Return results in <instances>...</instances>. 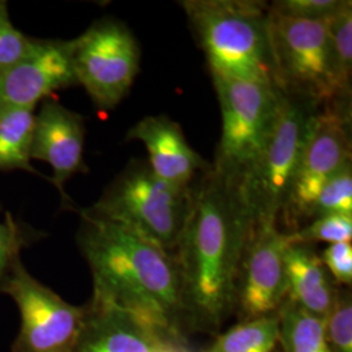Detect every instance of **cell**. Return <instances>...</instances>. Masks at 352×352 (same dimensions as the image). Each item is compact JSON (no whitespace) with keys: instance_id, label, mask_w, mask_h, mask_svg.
Instances as JSON below:
<instances>
[{"instance_id":"cell-1","label":"cell","mask_w":352,"mask_h":352,"mask_svg":"<svg viewBox=\"0 0 352 352\" xmlns=\"http://www.w3.org/2000/svg\"><path fill=\"white\" fill-rule=\"evenodd\" d=\"M254 225L238 189L212 167L192 187V204L174 253L186 314L217 327L235 305L240 265Z\"/></svg>"},{"instance_id":"cell-15","label":"cell","mask_w":352,"mask_h":352,"mask_svg":"<svg viewBox=\"0 0 352 352\" xmlns=\"http://www.w3.org/2000/svg\"><path fill=\"white\" fill-rule=\"evenodd\" d=\"M126 140L141 142L148 151L151 171L180 188H190L212 167L189 145L182 126L164 113L142 118L128 129Z\"/></svg>"},{"instance_id":"cell-6","label":"cell","mask_w":352,"mask_h":352,"mask_svg":"<svg viewBox=\"0 0 352 352\" xmlns=\"http://www.w3.org/2000/svg\"><path fill=\"white\" fill-rule=\"evenodd\" d=\"M317 109L279 93L276 118L264 146L235 186L254 226L278 223Z\"/></svg>"},{"instance_id":"cell-22","label":"cell","mask_w":352,"mask_h":352,"mask_svg":"<svg viewBox=\"0 0 352 352\" xmlns=\"http://www.w3.org/2000/svg\"><path fill=\"white\" fill-rule=\"evenodd\" d=\"M327 214L352 215V164L344 166L321 188L316 199L311 219Z\"/></svg>"},{"instance_id":"cell-23","label":"cell","mask_w":352,"mask_h":352,"mask_svg":"<svg viewBox=\"0 0 352 352\" xmlns=\"http://www.w3.org/2000/svg\"><path fill=\"white\" fill-rule=\"evenodd\" d=\"M324 331L331 352H352V302L347 291H337L324 317Z\"/></svg>"},{"instance_id":"cell-18","label":"cell","mask_w":352,"mask_h":352,"mask_svg":"<svg viewBox=\"0 0 352 352\" xmlns=\"http://www.w3.org/2000/svg\"><path fill=\"white\" fill-rule=\"evenodd\" d=\"M279 343L285 352H331L324 331V318L286 300L278 312Z\"/></svg>"},{"instance_id":"cell-20","label":"cell","mask_w":352,"mask_h":352,"mask_svg":"<svg viewBox=\"0 0 352 352\" xmlns=\"http://www.w3.org/2000/svg\"><path fill=\"white\" fill-rule=\"evenodd\" d=\"M327 26L342 85L351 94L352 1L342 0L340 8L327 17Z\"/></svg>"},{"instance_id":"cell-13","label":"cell","mask_w":352,"mask_h":352,"mask_svg":"<svg viewBox=\"0 0 352 352\" xmlns=\"http://www.w3.org/2000/svg\"><path fill=\"white\" fill-rule=\"evenodd\" d=\"M85 133V122L80 113L51 98L42 102L36 113L30 158L50 166L51 182L59 190L64 205L71 208L72 202L64 187L72 176L88 173L84 161Z\"/></svg>"},{"instance_id":"cell-9","label":"cell","mask_w":352,"mask_h":352,"mask_svg":"<svg viewBox=\"0 0 352 352\" xmlns=\"http://www.w3.org/2000/svg\"><path fill=\"white\" fill-rule=\"evenodd\" d=\"M72 41L77 85L101 111L113 110L139 75L141 50L135 34L124 23L104 17Z\"/></svg>"},{"instance_id":"cell-4","label":"cell","mask_w":352,"mask_h":352,"mask_svg":"<svg viewBox=\"0 0 352 352\" xmlns=\"http://www.w3.org/2000/svg\"><path fill=\"white\" fill-rule=\"evenodd\" d=\"M272 82L283 96L316 107L350 101L334 62L327 20H302L269 7Z\"/></svg>"},{"instance_id":"cell-16","label":"cell","mask_w":352,"mask_h":352,"mask_svg":"<svg viewBox=\"0 0 352 352\" xmlns=\"http://www.w3.org/2000/svg\"><path fill=\"white\" fill-rule=\"evenodd\" d=\"M287 300L324 318L337 291L321 257L311 245L289 244L285 254Z\"/></svg>"},{"instance_id":"cell-8","label":"cell","mask_w":352,"mask_h":352,"mask_svg":"<svg viewBox=\"0 0 352 352\" xmlns=\"http://www.w3.org/2000/svg\"><path fill=\"white\" fill-rule=\"evenodd\" d=\"M349 164H351L350 101L318 107L311 119L289 196L278 218V222L289 228L286 232L309 222L321 188Z\"/></svg>"},{"instance_id":"cell-2","label":"cell","mask_w":352,"mask_h":352,"mask_svg":"<svg viewBox=\"0 0 352 352\" xmlns=\"http://www.w3.org/2000/svg\"><path fill=\"white\" fill-rule=\"evenodd\" d=\"M78 214L77 244L91 272V300L182 337L186 309L174 256L89 208Z\"/></svg>"},{"instance_id":"cell-26","label":"cell","mask_w":352,"mask_h":352,"mask_svg":"<svg viewBox=\"0 0 352 352\" xmlns=\"http://www.w3.org/2000/svg\"><path fill=\"white\" fill-rule=\"evenodd\" d=\"M342 0H278L269 7L274 12L302 20H327L336 12Z\"/></svg>"},{"instance_id":"cell-10","label":"cell","mask_w":352,"mask_h":352,"mask_svg":"<svg viewBox=\"0 0 352 352\" xmlns=\"http://www.w3.org/2000/svg\"><path fill=\"white\" fill-rule=\"evenodd\" d=\"M1 292L12 299L20 315L12 352H75L87 307L65 302L33 277L21 260L13 265Z\"/></svg>"},{"instance_id":"cell-3","label":"cell","mask_w":352,"mask_h":352,"mask_svg":"<svg viewBox=\"0 0 352 352\" xmlns=\"http://www.w3.org/2000/svg\"><path fill=\"white\" fill-rule=\"evenodd\" d=\"M179 4L206 56L210 75L272 82L265 1L182 0Z\"/></svg>"},{"instance_id":"cell-17","label":"cell","mask_w":352,"mask_h":352,"mask_svg":"<svg viewBox=\"0 0 352 352\" xmlns=\"http://www.w3.org/2000/svg\"><path fill=\"white\" fill-rule=\"evenodd\" d=\"M34 120V109L0 110V173L23 170L37 174L30 158Z\"/></svg>"},{"instance_id":"cell-5","label":"cell","mask_w":352,"mask_h":352,"mask_svg":"<svg viewBox=\"0 0 352 352\" xmlns=\"http://www.w3.org/2000/svg\"><path fill=\"white\" fill-rule=\"evenodd\" d=\"M192 187L168 184L148 162L131 160L89 209L174 256L188 219Z\"/></svg>"},{"instance_id":"cell-11","label":"cell","mask_w":352,"mask_h":352,"mask_svg":"<svg viewBox=\"0 0 352 352\" xmlns=\"http://www.w3.org/2000/svg\"><path fill=\"white\" fill-rule=\"evenodd\" d=\"M287 234L278 223H260L252 231L236 285L235 304L244 320L277 315L287 300L285 254Z\"/></svg>"},{"instance_id":"cell-21","label":"cell","mask_w":352,"mask_h":352,"mask_svg":"<svg viewBox=\"0 0 352 352\" xmlns=\"http://www.w3.org/2000/svg\"><path fill=\"white\" fill-rule=\"evenodd\" d=\"M289 244L312 245L315 243H350L352 215L327 214L314 218L292 232H286Z\"/></svg>"},{"instance_id":"cell-14","label":"cell","mask_w":352,"mask_h":352,"mask_svg":"<svg viewBox=\"0 0 352 352\" xmlns=\"http://www.w3.org/2000/svg\"><path fill=\"white\" fill-rule=\"evenodd\" d=\"M75 352H188L182 337L120 309L90 300Z\"/></svg>"},{"instance_id":"cell-19","label":"cell","mask_w":352,"mask_h":352,"mask_svg":"<svg viewBox=\"0 0 352 352\" xmlns=\"http://www.w3.org/2000/svg\"><path fill=\"white\" fill-rule=\"evenodd\" d=\"M278 343L277 314L241 321L221 334L205 352H274Z\"/></svg>"},{"instance_id":"cell-27","label":"cell","mask_w":352,"mask_h":352,"mask_svg":"<svg viewBox=\"0 0 352 352\" xmlns=\"http://www.w3.org/2000/svg\"><path fill=\"white\" fill-rule=\"evenodd\" d=\"M321 261L325 265L327 273L333 282L342 286H351L352 283V245L350 243L330 244L322 252Z\"/></svg>"},{"instance_id":"cell-25","label":"cell","mask_w":352,"mask_h":352,"mask_svg":"<svg viewBox=\"0 0 352 352\" xmlns=\"http://www.w3.org/2000/svg\"><path fill=\"white\" fill-rule=\"evenodd\" d=\"M33 236H36L33 231L16 222L11 214H6L4 219L0 221V291L13 265L21 260L23 248Z\"/></svg>"},{"instance_id":"cell-7","label":"cell","mask_w":352,"mask_h":352,"mask_svg":"<svg viewBox=\"0 0 352 352\" xmlns=\"http://www.w3.org/2000/svg\"><path fill=\"white\" fill-rule=\"evenodd\" d=\"M222 132L212 171L238 186L264 146L277 111L279 91L270 81L212 76Z\"/></svg>"},{"instance_id":"cell-24","label":"cell","mask_w":352,"mask_h":352,"mask_svg":"<svg viewBox=\"0 0 352 352\" xmlns=\"http://www.w3.org/2000/svg\"><path fill=\"white\" fill-rule=\"evenodd\" d=\"M36 38L19 30L11 20L8 3L0 0V75L19 63L32 50Z\"/></svg>"},{"instance_id":"cell-12","label":"cell","mask_w":352,"mask_h":352,"mask_svg":"<svg viewBox=\"0 0 352 352\" xmlns=\"http://www.w3.org/2000/svg\"><path fill=\"white\" fill-rule=\"evenodd\" d=\"M74 41L36 38L32 50L0 75V110L34 109L62 89L77 85Z\"/></svg>"}]
</instances>
